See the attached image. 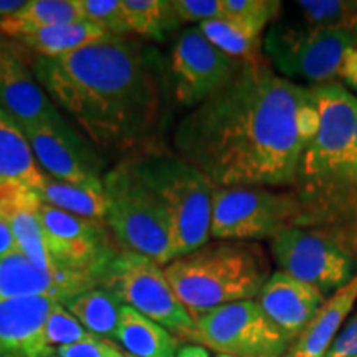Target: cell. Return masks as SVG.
Here are the masks:
<instances>
[{
  "label": "cell",
  "mask_w": 357,
  "mask_h": 357,
  "mask_svg": "<svg viewBox=\"0 0 357 357\" xmlns=\"http://www.w3.org/2000/svg\"><path fill=\"white\" fill-rule=\"evenodd\" d=\"M7 40H6V37H3V35H0V48H2V45L6 43Z\"/></svg>",
  "instance_id": "cell-40"
},
{
  "label": "cell",
  "mask_w": 357,
  "mask_h": 357,
  "mask_svg": "<svg viewBox=\"0 0 357 357\" xmlns=\"http://www.w3.org/2000/svg\"><path fill=\"white\" fill-rule=\"evenodd\" d=\"M131 32L164 40V35L181 25L172 3L166 0H121Z\"/></svg>",
  "instance_id": "cell-28"
},
{
  "label": "cell",
  "mask_w": 357,
  "mask_h": 357,
  "mask_svg": "<svg viewBox=\"0 0 357 357\" xmlns=\"http://www.w3.org/2000/svg\"><path fill=\"white\" fill-rule=\"evenodd\" d=\"M296 7L312 29H357V0H300Z\"/></svg>",
  "instance_id": "cell-29"
},
{
  "label": "cell",
  "mask_w": 357,
  "mask_h": 357,
  "mask_svg": "<svg viewBox=\"0 0 357 357\" xmlns=\"http://www.w3.org/2000/svg\"><path fill=\"white\" fill-rule=\"evenodd\" d=\"M108 212L106 225L123 248L141 253L160 266L176 260L166 213L128 159L102 177Z\"/></svg>",
  "instance_id": "cell-6"
},
{
  "label": "cell",
  "mask_w": 357,
  "mask_h": 357,
  "mask_svg": "<svg viewBox=\"0 0 357 357\" xmlns=\"http://www.w3.org/2000/svg\"><path fill=\"white\" fill-rule=\"evenodd\" d=\"M339 78H341V82H344L347 88L357 93V47L347 52L344 63L339 71Z\"/></svg>",
  "instance_id": "cell-36"
},
{
  "label": "cell",
  "mask_w": 357,
  "mask_h": 357,
  "mask_svg": "<svg viewBox=\"0 0 357 357\" xmlns=\"http://www.w3.org/2000/svg\"><path fill=\"white\" fill-rule=\"evenodd\" d=\"M121 349L114 342L98 336H91L75 344L63 346L55 352V357H118Z\"/></svg>",
  "instance_id": "cell-34"
},
{
  "label": "cell",
  "mask_w": 357,
  "mask_h": 357,
  "mask_svg": "<svg viewBox=\"0 0 357 357\" xmlns=\"http://www.w3.org/2000/svg\"><path fill=\"white\" fill-rule=\"evenodd\" d=\"M324 301L323 293L283 271L271 273L258 294V305L289 342L306 331Z\"/></svg>",
  "instance_id": "cell-17"
},
{
  "label": "cell",
  "mask_w": 357,
  "mask_h": 357,
  "mask_svg": "<svg viewBox=\"0 0 357 357\" xmlns=\"http://www.w3.org/2000/svg\"><path fill=\"white\" fill-rule=\"evenodd\" d=\"M32 70L52 101L93 144L129 151L162 126L169 79L158 53L124 37H109L70 55L35 56Z\"/></svg>",
  "instance_id": "cell-2"
},
{
  "label": "cell",
  "mask_w": 357,
  "mask_h": 357,
  "mask_svg": "<svg viewBox=\"0 0 357 357\" xmlns=\"http://www.w3.org/2000/svg\"><path fill=\"white\" fill-rule=\"evenodd\" d=\"M91 336H95V334L88 333L79 324V321L66 310L63 303H58L52 314L48 316L47 324L43 328V351L47 357H55V352L60 347L75 344V342H79Z\"/></svg>",
  "instance_id": "cell-30"
},
{
  "label": "cell",
  "mask_w": 357,
  "mask_h": 357,
  "mask_svg": "<svg viewBox=\"0 0 357 357\" xmlns=\"http://www.w3.org/2000/svg\"><path fill=\"white\" fill-rule=\"evenodd\" d=\"M84 20L79 0H26L25 7L0 25V35L20 38L48 26Z\"/></svg>",
  "instance_id": "cell-24"
},
{
  "label": "cell",
  "mask_w": 357,
  "mask_h": 357,
  "mask_svg": "<svg viewBox=\"0 0 357 357\" xmlns=\"http://www.w3.org/2000/svg\"><path fill=\"white\" fill-rule=\"evenodd\" d=\"M84 20L102 26L111 35L123 37L131 32L121 0H79Z\"/></svg>",
  "instance_id": "cell-32"
},
{
  "label": "cell",
  "mask_w": 357,
  "mask_h": 357,
  "mask_svg": "<svg viewBox=\"0 0 357 357\" xmlns=\"http://www.w3.org/2000/svg\"><path fill=\"white\" fill-rule=\"evenodd\" d=\"M217 357H235V356H227V354H217Z\"/></svg>",
  "instance_id": "cell-41"
},
{
  "label": "cell",
  "mask_w": 357,
  "mask_h": 357,
  "mask_svg": "<svg viewBox=\"0 0 357 357\" xmlns=\"http://www.w3.org/2000/svg\"><path fill=\"white\" fill-rule=\"evenodd\" d=\"M195 342L235 357H283L291 344L255 300L231 303L199 316Z\"/></svg>",
  "instance_id": "cell-10"
},
{
  "label": "cell",
  "mask_w": 357,
  "mask_h": 357,
  "mask_svg": "<svg viewBox=\"0 0 357 357\" xmlns=\"http://www.w3.org/2000/svg\"><path fill=\"white\" fill-rule=\"evenodd\" d=\"M238 63L208 42L199 26L182 30L169 60L174 98L185 108H197L229 82Z\"/></svg>",
  "instance_id": "cell-12"
},
{
  "label": "cell",
  "mask_w": 357,
  "mask_h": 357,
  "mask_svg": "<svg viewBox=\"0 0 357 357\" xmlns=\"http://www.w3.org/2000/svg\"><path fill=\"white\" fill-rule=\"evenodd\" d=\"M42 205V197L32 187L8 185L0 189V215L10 225L20 253L42 270H60L47 245Z\"/></svg>",
  "instance_id": "cell-18"
},
{
  "label": "cell",
  "mask_w": 357,
  "mask_h": 357,
  "mask_svg": "<svg viewBox=\"0 0 357 357\" xmlns=\"http://www.w3.org/2000/svg\"><path fill=\"white\" fill-rule=\"evenodd\" d=\"M356 303L357 275L346 287L326 298L324 305L321 306L306 331L288 349L287 357H324Z\"/></svg>",
  "instance_id": "cell-20"
},
{
  "label": "cell",
  "mask_w": 357,
  "mask_h": 357,
  "mask_svg": "<svg viewBox=\"0 0 357 357\" xmlns=\"http://www.w3.org/2000/svg\"><path fill=\"white\" fill-rule=\"evenodd\" d=\"M200 32L225 55L243 63H260L263 60V33L236 24L229 19L204 22Z\"/></svg>",
  "instance_id": "cell-27"
},
{
  "label": "cell",
  "mask_w": 357,
  "mask_h": 357,
  "mask_svg": "<svg viewBox=\"0 0 357 357\" xmlns=\"http://www.w3.org/2000/svg\"><path fill=\"white\" fill-rule=\"evenodd\" d=\"M17 252H20V250L19 245H17L15 236H13L10 225H8L6 218L0 215V258L13 255Z\"/></svg>",
  "instance_id": "cell-37"
},
{
  "label": "cell",
  "mask_w": 357,
  "mask_h": 357,
  "mask_svg": "<svg viewBox=\"0 0 357 357\" xmlns=\"http://www.w3.org/2000/svg\"><path fill=\"white\" fill-rule=\"evenodd\" d=\"M22 45L6 42L0 48V106L22 129L65 121L56 105L35 77Z\"/></svg>",
  "instance_id": "cell-15"
},
{
  "label": "cell",
  "mask_w": 357,
  "mask_h": 357,
  "mask_svg": "<svg viewBox=\"0 0 357 357\" xmlns=\"http://www.w3.org/2000/svg\"><path fill=\"white\" fill-rule=\"evenodd\" d=\"M58 301L17 298L0 303V357H47L42 336Z\"/></svg>",
  "instance_id": "cell-19"
},
{
  "label": "cell",
  "mask_w": 357,
  "mask_h": 357,
  "mask_svg": "<svg viewBox=\"0 0 357 357\" xmlns=\"http://www.w3.org/2000/svg\"><path fill=\"white\" fill-rule=\"evenodd\" d=\"M172 8L178 20L187 24H204V22L225 19L223 0H172Z\"/></svg>",
  "instance_id": "cell-33"
},
{
  "label": "cell",
  "mask_w": 357,
  "mask_h": 357,
  "mask_svg": "<svg viewBox=\"0 0 357 357\" xmlns=\"http://www.w3.org/2000/svg\"><path fill=\"white\" fill-rule=\"evenodd\" d=\"M314 88L268 66L240 61L229 82L181 119L177 155L217 189L293 187L306 142L303 111Z\"/></svg>",
  "instance_id": "cell-1"
},
{
  "label": "cell",
  "mask_w": 357,
  "mask_h": 357,
  "mask_svg": "<svg viewBox=\"0 0 357 357\" xmlns=\"http://www.w3.org/2000/svg\"><path fill=\"white\" fill-rule=\"evenodd\" d=\"M314 93L321 124L293 184L301 205L296 227L328 236L357 263V98L337 82Z\"/></svg>",
  "instance_id": "cell-3"
},
{
  "label": "cell",
  "mask_w": 357,
  "mask_h": 357,
  "mask_svg": "<svg viewBox=\"0 0 357 357\" xmlns=\"http://www.w3.org/2000/svg\"><path fill=\"white\" fill-rule=\"evenodd\" d=\"M128 160L166 213L176 258L207 245L215 190L212 182L177 154L149 151Z\"/></svg>",
  "instance_id": "cell-5"
},
{
  "label": "cell",
  "mask_w": 357,
  "mask_h": 357,
  "mask_svg": "<svg viewBox=\"0 0 357 357\" xmlns=\"http://www.w3.org/2000/svg\"><path fill=\"white\" fill-rule=\"evenodd\" d=\"M270 252L280 271L311 284L329 298L357 275L354 258L328 236L301 227H289L270 240Z\"/></svg>",
  "instance_id": "cell-11"
},
{
  "label": "cell",
  "mask_w": 357,
  "mask_h": 357,
  "mask_svg": "<svg viewBox=\"0 0 357 357\" xmlns=\"http://www.w3.org/2000/svg\"><path fill=\"white\" fill-rule=\"evenodd\" d=\"M301 205L293 190L227 187L213 190L211 238L225 242L271 240L296 227Z\"/></svg>",
  "instance_id": "cell-9"
},
{
  "label": "cell",
  "mask_w": 357,
  "mask_h": 357,
  "mask_svg": "<svg viewBox=\"0 0 357 357\" xmlns=\"http://www.w3.org/2000/svg\"><path fill=\"white\" fill-rule=\"evenodd\" d=\"M24 132L47 176L75 185L102 187V160L68 123L29 128Z\"/></svg>",
  "instance_id": "cell-14"
},
{
  "label": "cell",
  "mask_w": 357,
  "mask_h": 357,
  "mask_svg": "<svg viewBox=\"0 0 357 357\" xmlns=\"http://www.w3.org/2000/svg\"><path fill=\"white\" fill-rule=\"evenodd\" d=\"M354 47L357 29H312L303 22H275L263 38V52L281 77L311 86L336 82Z\"/></svg>",
  "instance_id": "cell-8"
},
{
  "label": "cell",
  "mask_w": 357,
  "mask_h": 357,
  "mask_svg": "<svg viewBox=\"0 0 357 357\" xmlns=\"http://www.w3.org/2000/svg\"><path fill=\"white\" fill-rule=\"evenodd\" d=\"M109 37L113 35L102 26L89 20H79L48 26L40 32L17 38L15 42L37 53V56L56 58L83 50L89 45L108 40Z\"/></svg>",
  "instance_id": "cell-23"
},
{
  "label": "cell",
  "mask_w": 357,
  "mask_h": 357,
  "mask_svg": "<svg viewBox=\"0 0 357 357\" xmlns=\"http://www.w3.org/2000/svg\"><path fill=\"white\" fill-rule=\"evenodd\" d=\"M43 178L24 129L0 106V189L26 185L40 192Z\"/></svg>",
  "instance_id": "cell-21"
},
{
  "label": "cell",
  "mask_w": 357,
  "mask_h": 357,
  "mask_svg": "<svg viewBox=\"0 0 357 357\" xmlns=\"http://www.w3.org/2000/svg\"><path fill=\"white\" fill-rule=\"evenodd\" d=\"M118 357H126V354H124V352H121V354H119Z\"/></svg>",
  "instance_id": "cell-42"
},
{
  "label": "cell",
  "mask_w": 357,
  "mask_h": 357,
  "mask_svg": "<svg viewBox=\"0 0 357 357\" xmlns=\"http://www.w3.org/2000/svg\"><path fill=\"white\" fill-rule=\"evenodd\" d=\"M177 300L194 321L215 307L258 298L270 278V258L260 243L204 245L164 268Z\"/></svg>",
  "instance_id": "cell-4"
},
{
  "label": "cell",
  "mask_w": 357,
  "mask_h": 357,
  "mask_svg": "<svg viewBox=\"0 0 357 357\" xmlns=\"http://www.w3.org/2000/svg\"><path fill=\"white\" fill-rule=\"evenodd\" d=\"M324 357H357V312L337 333Z\"/></svg>",
  "instance_id": "cell-35"
},
{
  "label": "cell",
  "mask_w": 357,
  "mask_h": 357,
  "mask_svg": "<svg viewBox=\"0 0 357 357\" xmlns=\"http://www.w3.org/2000/svg\"><path fill=\"white\" fill-rule=\"evenodd\" d=\"M123 303L105 288L88 289L65 303V307L88 333L113 337L119 324Z\"/></svg>",
  "instance_id": "cell-26"
},
{
  "label": "cell",
  "mask_w": 357,
  "mask_h": 357,
  "mask_svg": "<svg viewBox=\"0 0 357 357\" xmlns=\"http://www.w3.org/2000/svg\"><path fill=\"white\" fill-rule=\"evenodd\" d=\"M176 357H211V354L202 344H185L178 347Z\"/></svg>",
  "instance_id": "cell-39"
},
{
  "label": "cell",
  "mask_w": 357,
  "mask_h": 357,
  "mask_svg": "<svg viewBox=\"0 0 357 357\" xmlns=\"http://www.w3.org/2000/svg\"><path fill=\"white\" fill-rule=\"evenodd\" d=\"M113 337L134 357H176L178 351L174 334L126 305Z\"/></svg>",
  "instance_id": "cell-22"
},
{
  "label": "cell",
  "mask_w": 357,
  "mask_h": 357,
  "mask_svg": "<svg viewBox=\"0 0 357 357\" xmlns=\"http://www.w3.org/2000/svg\"><path fill=\"white\" fill-rule=\"evenodd\" d=\"M356 139H357V126H356Z\"/></svg>",
  "instance_id": "cell-43"
},
{
  "label": "cell",
  "mask_w": 357,
  "mask_h": 357,
  "mask_svg": "<svg viewBox=\"0 0 357 357\" xmlns=\"http://www.w3.org/2000/svg\"><path fill=\"white\" fill-rule=\"evenodd\" d=\"M126 357H134V356H131V354H126Z\"/></svg>",
  "instance_id": "cell-44"
},
{
  "label": "cell",
  "mask_w": 357,
  "mask_h": 357,
  "mask_svg": "<svg viewBox=\"0 0 357 357\" xmlns=\"http://www.w3.org/2000/svg\"><path fill=\"white\" fill-rule=\"evenodd\" d=\"M40 197L47 205L60 208L73 215L105 220L108 212L105 189L102 187H82L56 181L45 174Z\"/></svg>",
  "instance_id": "cell-25"
},
{
  "label": "cell",
  "mask_w": 357,
  "mask_h": 357,
  "mask_svg": "<svg viewBox=\"0 0 357 357\" xmlns=\"http://www.w3.org/2000/svg\"><path fill=\"white\" fill-rule=\"evenodd\" d=\"M26 0H0V25L25 7Z\"/></svg>",
  "instance_id": "cell-38"
},
{
  "label": "cell",
  "mask_w": 357,
  "mask_h": 357,
  "mask_svg": "<svg viewBox=\"0 0 357 357\" xmlns=\"http://www.w3.org/2000/svg\"><path fill=\"white\" fill-rule=\"evenodd\" d=\"M100 288L123 305L166 328L177 339L195 342V321L177 300L164 268L132 250L118 248L102 266Z\"/></svg>",
  "instance_id": "cell-7"
},
{
  "label": "cell",
  "mask_w": 357,
  "mask_h": 357,
  "mask_svg": "<svg viewBox=\"0 0 357 357\" xmlns=\"http://www.w3.org/2000/svg\"><path fill=\"white\" fill-rule=\"evenodd\" d=\"M93 288H100L98 273L65 268L42 270L20 252L0 258V303L17 298H52L65 305Z\"/></svg>",
  "instance_id": "cell-16"
},
{
  "label": "cell",
  "mask_w": 357,
  "mask_h": 357,
  "mask_svg": "<svg viewBox=\"0 0 357 357\" xmlns=\"http://www.w3.org/2000/svg\"><path fill=\"white\" fill-rule=\"evenodd\" d=\"M42 223L50 255L65 270L100 275L118 250L105 220L73 215L43 202Z\"/></svg>",
  "instance_id": "cell-13"
},
{
  "label": "cell",
  "mask_w": 357,
  "mask_h": 357,
  "mask_svg": "<svg viewBox=\"0 0 357 357\" xmlns=\"http://www.w3.org/2000/svg\"><path fill=\"white\" fill-rule=\"evenodd\" d=\"M283 3L278 0H223L225 19L263 33L268 24L276 22Z\"/></svg>",
  "instance_id": "cell-31"
}]
</instances>
